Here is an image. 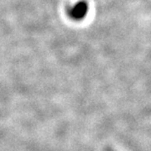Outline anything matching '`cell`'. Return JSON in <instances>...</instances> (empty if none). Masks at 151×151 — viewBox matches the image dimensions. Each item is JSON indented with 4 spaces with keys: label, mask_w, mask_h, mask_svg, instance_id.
Here are the masks:
<instances>
[{
    "label": "cell",
    "mask_w": 151,
    "mask_h": 151,
    "mask_svg": "<svg viewBox=\"0 0 151 151\" xmlns=\"http://www.w3.org/2000/svg\"><path fill=\"white\" fill-rule=\"evenodd\" d=\"M88 10V5L86 2L81 1L79 3H77L70 11V15L71 18L75 19H81L83 18H85L86 15V13Z\"/></svg>",
    "instance_id": "6da1fadb"
}]
</instances>
